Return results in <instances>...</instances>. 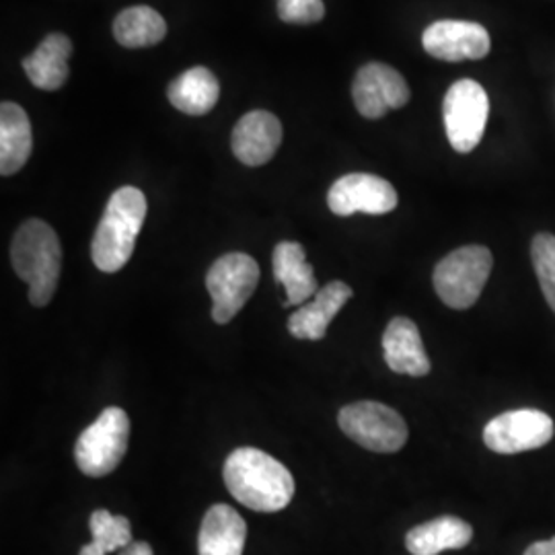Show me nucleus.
<instances>
[{"instance_id": "obj_15", "label": "nucleus", "mask_w": 555, "mask_h": 555, "mask_svg": "<svg viewBox=\"0 0 555 555\" xmlns=\"http://www.w3.org/2000/svg\"><path fill=\"white\" fill-rule=\"evenodd\" d=\"M352 298V288L334 280L327 286L319 288L313 302H305L298 311L288 319V332L298 339H311L318 341L327 334L330 323L336 319L341 307Z\"/></svg>"}, {"instance_id": "obj_17", "label": "nucleus", "mask_w": 555, "mask_h": 555, "mask_svg": "<svg viewBox=\"0 0 555 555\" xmlns=\"http://www.w3.org/2000/svg\"><path fill=\"white\" fill-rule=\"evenodd\" d=\"M247 525L235 508L215 504L202 518L198 535L199 555H243Z\"/></svg>"}, {"instance_id": "obj_19", "label": "nucleus", "mask_w": 555, "mask_h": 555, "mask_svg": "<svg viewBox=\"0 0 555 555\" xmlns=\"http://www.w3.org/2000/svg\"><path fill=\"white\" fill-rule=\"evenodd\" d=\"M34 149L31 124L17 103L0 105V173L4 178L17 173L29 160Z\"/></svg>"}, {"instance_id": "obj_11", "label": "nucleus", "mask_w": 555, "mask_h": 555, "mask_svg": "<svg viewBox=\"0 0 555 555\" xmlns=\"http://www.w3.org/2000/svg\"><path fill=\"white\" fill-rule=\"evenodd\" d=\"M358 112L366 119L383 118L410 101V87L393 66L383 62L364 64L352 85Z\"/></svg>"}, {"instance_id": "obj_8", "label": "nucleus", "mask_w": 555, "mask_h": 555, "mask_svg": "<svg viewBox=\"0 0 555 555\" xmlns=\"http://www.w3.org/2000/svg\"><path fill=\"white\" fill-rule=\"evenodd\" d=\"M259 266L247 254H227L217 259L206 276V288L212 297V319L224 325L237 315L256 293Z\"/></svg>"}, {"instance_id": "obj_22", "label": "nucleus", "mask_w": 555, "mask_h": 555, "mask_svg": "<svg viewBox=\"0 0 555 555\" xmlns=\"http://www.w3.org/2000/svg\"><path fill=\"white\" fill-rule=\"evenodd\" d=\"M114 36L124 48H149L167 36V23L151 7H132L114 21Z\"/></svg>"}, {"instance_id": "obj_21", "label": "nucleus", "mask_w": 555, "mask_h": 555, "mask_svg": "<svg viewBox=\"0 0 555 555\" xmlns=\"http://www.w3.org/2000/svg\"><path fill=\"white\" fill-rule=\"evenodd\" d=\"M169 101L181 114L204 116L208 114L220 98L219 79L204 66H196L179 75L169 85Z\"/></svg>"}, {"instance_id": "obj_23", "label": "nucleus", "mask_w": 555, "mask_h": 555, "mask_svg": "<svg viewBox=\"0 0 555 555\" xmlns=\"http://www.w3.org/2000/svg\"><path fill=\"white\" fill-rule=\"evenodd\" d=\"M93 541L79 555H107L121 552L132 543V525L126 516H114L107 511H95L89 518Z\"/></svg>"}, {"instance_id": "obj_14", "label": "nucleus", "mask_w": 555, "mask_h": 555, "mask_svg": "<svg viewBox=\"0 0 555 555\" xmlns=\"http://www.w3.org/2000/svg\"><path fill=\"white\" fill-rule=\"evenodd\" d=\"M383 357L387 366L397 375L426 377L433 369L424 350L416 323L412 319L396 318L389 321L383 334Z\"/></svg>"}, {"instance_id": "obj_26", "label": "nucleus", "mask_w": 555, "mask_h": 555, "mask_svg": "<svg viewBox=\"0 0 555 555\" xmlns=\"http://www.w3.org/2000/svg\"><path fill=\"white\" fill-rule=\"evenodd\" d=\"M525 555H555V537L547 541H537L533 545H529V550Z\"/></svg>"}, {"instance_id": "obj_4", "label": "nucleus", "mask_w": 555, "mask_h": 555, "mask_svg": "<svg viewBox=\"0 0 555 555\" xmlns=\"http://www.w3.org/2000/svg\"><path fill=\"white\" fill-rule=\"evenodd\" d=\"M494 258L483 245H465L440 259L433 284L438 298L456 311L472 309L492 274Z\"/></svg>"}, {"instance_id": "obj_16", "label": "nucleus", "mask_w": 555, "mask_h": 555, "mask_svg": "<svg viewBox=\"0 0 555 555\" xmlns=\"http://www.w3.org/2000/svg\"><path fill=\"white\" fill-rule=\"evenodd\" d=\"M274 276L286 291V300L282 307L305 305L307 298L319 293L318 278L313 266L307 263L305 247L295 241H282L274 249Z\"/></svg>"}, {"instance_id": "obj_2", "label": "nucleus", "mask_w": 555, "mask_h": 555, "mask_svg": "<svg viewBox=\"0 0 555 555\" xmlns=\"http://www.w3.org/2000/svg\"><path fill=\"white\" fill-rule=\"evenodd\" d=\"M146 219V198L139 188L126 185L109 198L91 243V258L101 272H119L134 254Z\"/></svg>"}, {"instance_id": "obj_5", "label": "nucleus", "mask_w": 555, "mask_h": 555, "mask_svg": "<svg viewBox=\"0 0 555 555\" xmlns=\"http://www.w3.org/2000/svg\"><path fill=\"white\" fill-rule=\"evenodd\" d=\"M344 435L373 453H397L408 442V424L393 408L378 401H357L337 414Z\"/></svg>"}, {"instance_id": "obj_12", "label": "nucleus", "mask_w": 555, "mask_h": 555, "mask_svg": "<svg viewBox=\"0 0 555 555\" xmlns=\"http://www.w3.org/2000/svg\"><path fill=\"white\" fill-rule=\"evenodd\" d=\"M424 50L442 62L486 59L492 50L490 34L474 21L444 20L426 27Z\"/></svg>"}, {"instance_id": "obj_18", "label": "nucleus", "mask_w": 555, "mask_h": 555, "mask_svg": "<svg viewBox=\"0 0 555 555\" xmlns=\"http://www.w3.org/2000/svg\"><path fill=\"white\" fill-rule=\"evenodd\" d=\"M474 539V527L459 516H438L414 527L405 535V547L412 555H438L447 550H463Z\"/></svg>"}, {"instance_id": "obj_9", "label": "nucleus", "mask_w": 555, "mask_h": 555, "mask_svg": "<svg viewBox=\"0 0 555 555\" xmlns=\"http://www.w3.org/2000/svg\"><path fill=\"white\" fill-rule=\"evenodd\" d=\"M554 435L550 414L541 410H511L486 424L483 442L498 455H516L545 447Z\"/></svg>"}, {"instance_id": "obj_1", "label": "nucleus", "mask_w": 555, "mask_h": 555, "mask_svg": "<svg viewBox=\"0 0 555 555\" xmlns=\"http://www.w3.org/2000/svg\"><path fill=\"white\" fill-rule=\"evenodd\" d=\"M222 476L231 496L256 513H278L295 496L293 474L278 459L254 447L233 451Z\"/></svg>"}, {"instance_id": "obj_6", "label": "nucleus", "mask_w": 555, "mask_h": 555, "mask_svg": "<svg viewBox=\"0 0 555 555\" xmlns=\"http://www.w3.org/2000/svg\"><path fill=\"white\" fill-rule=\"evenodd\" d=\"M130 420L119 408H107L82 430L75 444V461L89 477L109 476L128 451Z\"/></svg>"}, {"instance_id": "obj_20", "label": "nucleus", "mask_w": 555, "mask_h": 555, "mask_svg": "<svg viewBox=\"0 0 555 555\" xmlns=\"http://www.w3.org/2000/svg\"><path fill=\"white\" fill-rule=\"evenodd\" d=\"M70 54L73 41L64 34H50L31 56L23 60V70L38 89L56 91L68 80Z\"/></svg>"}, {"instance_id": "obj_7", "label": "nucleus", "mask_w": 555, "mask_h": 555, "mask_svg": "<svg viewBox=\"0 0 555 555\" xmlns=\"http://www.w3.org/2000/svg\"><path fill=\"white\" fill-rule=\"evenodd\" d=\"M490 116V100L477 80H456L447 91L442 103V118L451 146L456 153L467 155L476 151L483 139Z\"/></svg>"}, {"instance_id": "obj_27", "label": "nucleus", "mask_w": 555, "mask_h": 555, "mask_svg": "<svg viewBox=\"0 0 555 555\" xmlns=\"http://www.w3.org/2000/svg\"><path fill=\"white\" fill-rule=\"evenodd\" d=\"M118 555H155L153 547L146 541H132L128 547H124Z\"/></svg>"}, {"instance_id": "obj_3", "label": "nucleus", "mask_w": 555, "mask_h": 555, "mask_svg": "<svg viewBox=\"0 0 555 555\" xmlns=\"http://www.w3.org/2000/svg\"><path fill=\"white\" fill-rule=\"evenodd\" d=\"M11 259L17 276L29 284L31 305L46 307L59 288L62 249L56 231L40 219L23 222L13 238Z\"/></svg>"}, {"instance_id": "obj_13", "label": "nucleus", "mask_w": 555, "mask_h": 555, "mask_svg": "<svg viewBox=\"0 0 555 555\" xmlns=\"http://www.w3.org/2000/svg\"><path fill=\"white\" fill-rule=\"evenodd\" d=\"M282 142V124L280 119L256 109L238 119L233 130V153L247 167H261L276 155Z\"/></svg>"}, {"instance_id": "obj_25", "label": "nucleus", "mask_w": 555, "mask_h": 555, "mask_svg": "<svg viewBox=\"0 0 555 555\" xmlns=\"http://www.w3.org/2000/svg\"><path fill=\"white\" fill-rule=\"evenodd\" d=\"M278 15L284 23L309 25L325 17V4L321 0H276Z\"/></svg>"}, {"instance_id": "obj_10", "label": "nucleus", "mask_w": 555, "mask_h": 555, "mask_svg": "<svg viewBox=\"0 0 555 555\" xmlns=\"http://www.w3.org/2000/svg\"><path fill=\"white\" fill-rule=\"evenodd\" d=\"M396 188L387 179L373 173H350L337 179L330 188L327 206L337 217L364 215H387L397 208Z\"/></svg>"}, {"instance_id": "obj_24", "label": "nucleus", "mask_w": 555, "mask_h": 555, "mask_svg": "<svg viewBox=\"0 0 555 555\" xmlns=\"http://www.w3.org/2000/svg\"><path fill=\"white\" fill-rule=\"evenodd\" d=\"M531 259L541 293L555 315V235L537 233L531 241Z\"/></svg>"}]
</instances>
